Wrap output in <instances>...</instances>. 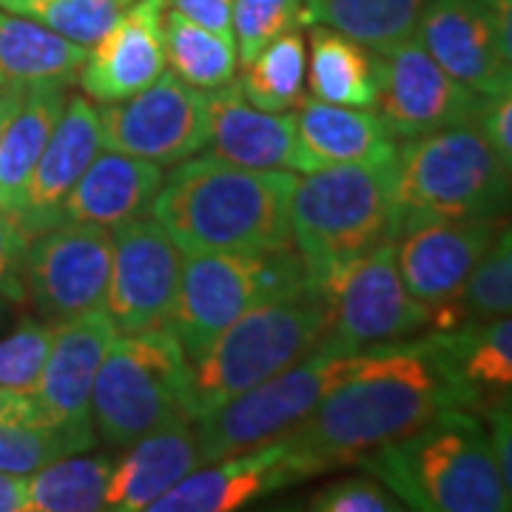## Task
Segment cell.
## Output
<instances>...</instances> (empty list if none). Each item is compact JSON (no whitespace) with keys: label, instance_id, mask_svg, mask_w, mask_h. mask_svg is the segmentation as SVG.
Returning <instances> with one entry per match:
<instances>
[{"label":"cell","instance_id":"cell-1","mask_svg":"<svg viewBox=\"0 0 512 512\" xmlns=\"http://www.w3.org/2000/svg\"><path fill=\"white\" fill-rule=\"evenodd\" d=\"M444 407H461V396L424 333L359 350L311 416L285 436L293 478L356 467Z\"/></svg>","mask_w":512,"mask_h":512},{"label":"cell","instance_id":"cell-2","mask_svg":"<svg viewBox=\"0 0 512 512\" xmlns=\"http://www.w3.org/2000/svg\"><path fill=\"white\" fill-rule=\"evenodd\" d=\"M296 180L282 168H245L194 154L165 177L148 211L183 254L274 251L293 245Z\"/></svg>","mask_w":512,"mask_h":512},{"label":"cell","instance_id":"cell-3","mask_svg":"<svg viewBox=\"0 0 512 512\" xmlns=\"http://www.w3.org/2000/svg\"><path fill=\"white\" fill-rule=\"evenodd\" d=\"M359 467L393 490L404 510H512L490 430L470 407H444L407 436L373 450Z\"/></svg>","mask_w":512,"mask_h":512},{"label":"cell","instance_id":"cell-4","mask_svg":"<svg viewBox=\"0 0 512 512\" xmlns=\"http://www.w3.org/2000/svg\"><path fill=\"white\" fill-rule=\"evenodd\" d=\"M330 333V302L316 285L265 299L191 359L188 416L231 402L319 348Z\"/></svg>","mask_w":512,"mask_h":512},{"label":"cell","instance_id":"cell-5","mask_svg":"<svg viewBox=\"0 0 512 512\" xmlns=\"http://www.w3.org/2000/svg\"><path fill=\"white\" fill-rule=\"evenodd\" d=\"M507 211L510 171L476 123L441 128L396 148L390 237L424 220H493Z\"/></svg>","mask_w":512,"mask_h":512},{"label":"cell","instance_id":"cell-6","mask_svg":"<svg viewBox=\"0 0 512 512\" xmlns=\"http://www.w3.org/2000/svg\"><path fill=\"white\" fill-rule=\"evenodd\" d=\"M390 228L393 160L330 165L296 180L291 239L316 288H322L350 259L390 239Z\"/></svg>","mask_w":512,"mask_h":512},{"label":"cell","instance_id":"cell-7","mask_svg":"<svg viewBox=\"0 0 512 512\" xmlns=\"http://www.w3.org/2000/svg\"><path fill=\"white\" fill-rule=\"evenodd\" d=\"M191 359L171 330L117 333L92 390L94 433L128 447L146 433L188 416Z\"/></svg>","mask_w":512,"mask_h":512},{"label":"cell","instance_id":"cell-8","mask_svg":"<svg viewBox=\"0 0 512 512\" xmlns=\"http://www.w3.org/2000/svg\"><path fill=\"white\" fill-rule=\"evenodd\" d=\"M305 285L313 282L293 245L188 254L165 328L180 339L188 359H194L242 313Z\"/></svg>","mask_w":512,"mask_h":512},{"label":"cell","instance_id":"cell-9","mask_svg":"<svg viewBox=\"0 0 512 512\" xmlns=\"http://www.w3.org/2000/svg\"><path fill=\"white\" fill-rule=\"evenodd\" d=\"M353 353L322 342L288 370L194 421L202 461L237 456L291 436L342 379Z\"/></svg>","mask_w":512,"mask_h":512},{"label":"cell","instance_id":"cell-10","mask_svg":"<svg viewBox=\"0 0 512 512\" xmlns=\"http://www.w3.org/2000/svg\"><path fill=\"white\" fill-rule=\"evenodd\" d=\"M319 291L330 302L325 342L345 353L413 339L433 325V308L419 302L404 285L393 237L350 259Z\"/></svg>","mask_w":512,"mask_h":512},{"label":"cell","instance_id":"cell-11","mask_svg":"<svg viewBox=\"0 0 512 512\" xmlns=\"http://www.w3.org/2000/svg\"><path fill=\"white\" fill-rule=\"evenodd\" d=\"M97 114L106 151L157 165L183 163L208 143V94L171 72L126 100L100 103Z\"/></svg>","mask_w":512,"mask_h":512},{"label":"cell","instance_id":"cell-12","mask_svg":"<svg viewBox=\"0 0 512 512\" xmlns=\"http://www.w3.org/2000/svg\"><path fill=\"white\" fill-rule=\"evenodd\" d=\"M114 237L109 228L60 222L29 242L23 285L49 325L106 311Z\"/></svg>","mask_w":512,"mask_h":512},{"label":"cell","instance_id":"cell-13","mask_svg":"<svg viewBox=\"0 0 512 512\" xmlns=\"http://www.w3.org/2000/svg\"><path fill=\"white\" fill-rule=\"evenodd\" d=\"M501 228V217L424 220L393 237L396 265L407 291L433 308L430 330L450 328V313Z\"/></svg>","mask_w":512,"mask_h":512},{"label":"cell","instance_id":"cell-14","mask_svg":"<svg viewBox=\"0 0 512 512\" xmlns=\"http://www.w3.org/2000/svg\"><path fill=\"white\" fill-rule=\"evenodd\" d=\"M111 248L106 313L120 333H140L165 325L180 274L183 248L168 237L160 222L134 220L117 228Z\"/></svg>","mask_w":512,"mask_h":512},{"label":"cell","instance_id":"cell-15","mask_svg":"<svg viewBox=\"0 0 512 512\" xmlns=\"http://www.w3.org/2000/svg\"><path fill=\"white\" fill-rule=\"evenodd\" d=\"M384 57L376 114L393 137L413 140L476 123L484 97L447 74L413 35Z\"/></svg>","mask_w":512,"mask_h":512},{"label":"cell","instance_id":"cell-16","mask_svg":"<svg viewBox=\"0 0 512 512\" xmlns=\"http://www.w3.org/2000/svg\"><path fill=\"white\" fill-rule=\"evenodd\" d=\"M168 0H137L100 37L80 66L77 83L89 100L117 103L148 89L165 72Z\"/></svg>","mask_w":512,"mask_h":512},{"label":"cell","instance_id":"cell-17","mask_svg":"<svg viewBox=\"0 0 512 512\" xmlns=\"http://www.w3.org/2000/svg\"><path fill=\"white\" fill-rule=\"evenodd\" d=\"M416 37L444 72L481 97H495L512 86L493 15L481 0H427Z\"/></svg>","mask_w":512,"mask_h":512},{"label":"cell","instance_id":"cell-18","mask_svg":"<svg viewBox=\"0 0 512 512\" xmlns=\"http://www.w3.org/2000/svg\"><path fill=\"white\" fill-rule=\"evenodd\" d=\"M100 148L103 134L97 106L86 94H74L63 106V114L37 160L15 214L29 237H37L63 222V202L100 154Z\"/></svg>","mask_w":512,"mask_h":512},{"label":"cell","instance_id":"cell-19","mask_svg":"<svg viewBox=\"0 0 512 512\" xmlns=\"http://www.w3.org/2000/svg\"><path fill=\"white\" fill-rule=\"evenodd\" d=\"M296 484L285 439L208 461L163 493L148 512H234L279 487Z\"/></svg>","mask_w":512,"mask_h":512},{"label":"cell","instance_id":"cell-20","mask_svg":"<svg viewBox=\"0 0 512 512\" xmlns=\"http://www.w3.org/2000/svg\"><path fill=\"white\" fill-rule=\"evenodd\" d=\"M117 333L106 311L55 325L35 390L46 421H92L94 379Z\"/></svg>","mask_w":512,"mask_h":512},{"label":"cell","instance_id":"cell-21","mask_svg":"<svg viewBox=\"0 0 512 512\" xmlns=\"http://www.w3.org/2000/svg\"><path fill=\"white\" fill-rule=\"evenodd\" d=\"M424 336L456 384L461 407L487 410L512 396V313L427 330Z\"/></svg>","mask_w":512,"mask_h":512},{"label":"cell","instance_id":"cell-22","mask_svg":"<svg viewBox=\"0 0 512 512\" xmlns=\"http://www.w3.org/2000/svg\"><path fill=\"white\" fill-rule=\"evenodd\" d=\"M296 157L293 171H319L330 165L390 163L396 137L370 109L336 106L316 97H302L296 111Z\"/></svg>","mask_w":512,"mask_h":512},{"label":"cell","instance_id":"cell-23","mask_svg":"<svg viewBox=\"0 0 512 512\" xmlns=\"http://www.w3.org/2000/svg\"><path fill=\"white\" fill-rule=\"evenodd\" d=\"M208 154L245 168H291L296 120L288 111H262L245 100L237 77L208 94Z\"/></svg>","mask_w":512,"mask_h":512},{"label":"cell","instance_id":"cell-24","mask_svg":"<svg viewBox=\"0 0 512 512\" xmlns=\"http://www.w3.org/2000/svg\"><path fill=\"white\" fill-rule=\"evenodd\" d=\"M202 464L194 419H177L131 441L111 467L106 510L140 512Z\"/></svg>","mask_w":512,"mask_h":512},{"label":"cell","instance_id":"cell-25","mask_svg":"<svg viewBox=\"0 0 512 512\" xmlns=\"http://www.w3.org/2000/svg\"><path fill=\"white\" fill-rule=\"evenodd\" d=\"M163 180V165L151 160L120 151L97 154L63 202V222L117 231L146 214Z\"/></svg>","mask_w":512,"mask_h":512},{"label":"cell","instance_id":"cell-26","mask_svg":"<svg viewBox=\"0 0 512 512\" xmlns=\"http://www.w3.org/2000/svg\"><path fill=\"white\" fill-rule=\"evenodd\" d=\"M86 57L89 49L40 20L0 9V86H72Z\"/></svg>","mask_w":512,"mask_h":512},{"label":"cell","instance_id":"cell-27","mask_svg":"<svg viewBox=\"0 0 512 512\" xmlns=\"http://www.w3.org/2000/svg\"><path fill=\"white\" fill-rule=\"evenodd\" d=\"M308 89L311 97L336 103L373 109L379 100L384 74V57L362 46L359 40L342 35L330 26H313L308 43Z\"/></svg>","mask_w":512,"mask_h":512},{"label":"cell","instance_id":"cell-28","mask_svg":"<svg viewBox=\"0 0 512 512\" xmlns=\"http://www.w3.org/2000/svg\"><path fill=\"white\" fill-rule=\"evenodd\" d=\"M69 94L66 86L26 89L23 103L0 140V208L18 214L26 185L49 143Z\"/></svg>","mask_w":512,"mask_h":512},{"label":"cell","instance_id":"cell-29","mask_svg":"<svg viewBox=\"0 0 512 512\" xmlns=\"http://www.w3.org/2000/svg\"><path fill=\"white\" fill-rule=\"evenodd\" d=\"M424 3L427 0H305L302 26H330L376 55H387L416 35Z\"/></svg>","mask_w":512,"mask_h":512},{"label":"cell","instance_id":"cell-30","mask_svg":"<svg viewBox=\"0 0 512 512\" xmlns=\"http://www.w3.org/2000/svg\"><path fill=\"white\" fill-rule=\"evenodd\" d=\"M165 66L183 83L214 92L237 77L239 55L234 35H220L168 9L165 15Z\"/></svg>","mask_w":512,"mask_h":512},{"label":"cell","instance_id":"cell-31","mask_svg":"<svg viewBox=\"0 0 512 512\" xmlns=\"http://www.w3.org/2000/svg\"><path fill=\"white\" fill-rule=\"evenodd\" d=\"M239 89L245 100L262 111H288L305 97L308 40L299 29L271 40L254 60L242 66Z\"/></svg>","mask_w":512,"mask_h":512},{"label":"cell","instance_id":"cell-32","mask_svg":"<svg viewBox=\"0 0 512 512\" xmlns=\"http://www.w3.org/2000/svg\"><path fill=\"white\" fill-rule=\"evenodd\" d=\"M111 461L103 456H63L29 478L26 510L94 512L106 510Z\"/></svg>","mask_w":512,"mask_h":512},{"label":"cell","instance_id":"cell-33","mask_svg":"<svg viewBox=\"0 0 512 512\" xmlns=\"http://www.w3.org/2000/svg\"><path fill=\"white\" fill-rule=\"evenodd\" d=\"M92 447V421H0V470L15 476H35L57 458Z\"/></svg>","mask_w":512,"mask_h":512},{"label":"cell","instance_id":"cell-34","mask_svg":"<svg viewBox=\"0 0 512 512\" xmlns=\"http://www.w3.org/2000/svg\"><path fill=\"white\" fill-rule=\"evenodd\" d=\"M512 313V225L501 228L450 313V328L470 319ZM447 328V330H450Z\"/></svg>","mask_w":512,"mask_h":512},{"label":"cell","instance_id":"cell-35","mask_svg":"<svg viewBox=\"0 0 512 512\" xmlns=\"http://www.w3.org/2000/svg\"><path fill=\"white\" fill-rule=\"evenodd\" d=\"M131 3L137 0H46L29 9L26 18L40 20L57 35L83 49H92Z\"/></svg>","mask_w":512,"mask_h":512},{"label":"cell","instance_id":"cell-36","mask_svg":"<svg viewBox=\"0 0 512 512\" xmlns=\"http://www.w3.org/2000/svg\"><path fill=\"white\" fill-rule=\"evenodd\" d=\"M305 0H234L231 32L237 43L239 63L254 60L271 40L302 23Z\"/></svg>","mask_w":512,"mask_h":512},{"label":"cell","instance_id":"cell-37","mask_svg":"<svg viewBox=\"0 0 512 512\" xmlns=\"http://www.w3.org/2000/svg\"><path fill=\"white\" fill-rule=\"evenodd\" d=\"M52 330L55 325L49 322H20L0 339V390L35 396L52 345Z\"/></svg>","mask_w":512,"mask_h":512},{"label":"cell","instance_id":"cell-38","mask_svg":"<svg viewBox=\"0 0 512 512\" xmlns=\"http://www.w3.org/2000/svg\"><path fill=\"white\" fill-rule=\"evenodd\" d=\"M319 512H396L404 504L376 476H348L328 484L308 501Z\"/></svg>","mask_w":512,"mask_h":512},{"label":"cell","instance_id":"cell-39","mask_svg":"<svg viewBox=\"0 0 512 512\" xmlns=\"http://www.w3.org/2000/svg\"><path fill=\"white\" fill-rule=\"evenodd\" d=\"M32 237L23 231L18 217L0 208V293L9 299H20L26 293L23 285V262Z\"/></svg>","mask_w":512,"mask_h":512},{"label":"cell","instance_id":"cell-40","mask_svg":"<svg viewBox=\"0 0 512 512\" xmlns=\"http://www.w3.org/2000/svg\"><path fill=\"white\" fill-rule=\"evenodd\" d=\"M476 128L487 137V143L493 146L498 160L512 177V86L495 97H484L478 109Z\"/></svg>","mask_w":512,"mask_h":512},{"label":"cell","instance_id":"cell-41","mask_svg":"<svg viewBox=\"0 0 512 512\" xmlns=\"http://www.w3.org/2000/svg\"><path fill=\"white\" fill-rule=\"evenodd\" d=\"M481 413H484V421H487L495 458H498V467H501V478H504V487H507L512 501V396L490 404Z\"/></svg>","mask_w":512,"mask_h":512},{"label":"cell","instance_id":"cell-42","mask_svg":"<svg viewBox=\"0 0 512 512\" xmlns=\"http://www.w3.org/2000/svg\"><path fill=\"white\" fill-rule=\"evenodd\" d=\"M174 12H180L188 20L200 23L205 29H214L220 35H234L231 32V18H234V0H168Z\"/></svg>","mask_w":512,"mask_h":512},{"label":"cell","instance_id":"cell-43","mask_svg":"<svg viewBox=\"0 0 512 512\" xmlns=\"http://www.w3.org/2000/svg\"><path fill=\"white\" fill-rule=\"evenodd\" d=\"M0 421H46L35 396L0 390Z\"/></svg>","mask_w":512,"mask_h":512},{"label":"cell","instance_id":"cell-44","mask_svg":"<svg viewBox=\"0 0 512 512\" xmlns=\"http://www.w3.org/2000/svg\"><path fill=\"white\" fill-rule=\"evenodd\" d=\"M495 23V35H498V46H501V55L510 63L512 69V0H481Z\"/></svg>","mask_w":512,"mask_h":512},{"label":"cell","instance_id":"cell-45","mask_svg":"<svg viewBox=\"0 0 512 512\" xmlns=\"http://www.w3.org/2000/svg\"><path fill=\"white\" fill-rule=\"evenodd\" d=\"M29 498V481L26 476H15L0 470V512H23Z\"/></svg>","mask_w":512,"mask_h":512},{"label":"cell","instance_id":"cell-46","mask_svg":"<svg viewBox=\"0 0 512 512\" xmlns=\"http://www.w3.org/2000/svg\"><path fill=\"white\" fill-rule=\"evenodd\" d=\"M23 94H26V89H15V86H3L0 89V140H3L9 123H12V117L18 114Z\"/></svg>","mask_w":512,"mask_h":512},{"label":"cell","instance_id":"cell-47","mask_svg":"<svg viewBox=\"0 0 512 512\" xmlns=\"http://www.w3.org/2000/svg\"><path fill=\"white\" fill-rule=\"evenodd\" d=\"M37 3H46V0H0V9H9V12L26 15L29 9H35Z\"/></svg>","mask_w":512,"mask_h":512},{"label":"cell","instance_id":"cell-48","mask_svg":"<svg viewBox=\"0 0 512 512\" xmlns=\"http://www.w3.org/2000/svg\"><path fill=\"white\" fill-rule=\"evenodd\" d=\"M0 89H3V86H0Z\"/></svg>","mask_w":512,"mask_h":512}]
</instances>
